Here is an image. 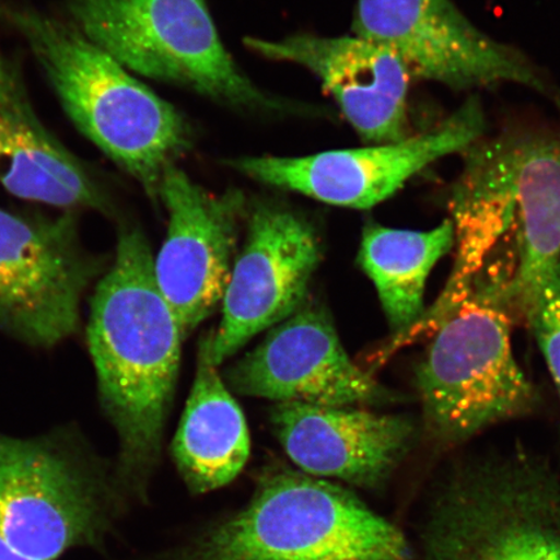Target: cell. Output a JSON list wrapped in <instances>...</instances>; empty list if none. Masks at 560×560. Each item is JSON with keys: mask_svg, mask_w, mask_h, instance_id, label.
<instances>
[{"mask_svg": "<svg viewBox=\"0 0 560 560\" xmlns=\"http://www.w3.org/2000/svg\"><path fill=\"white\" fill-rule=\"evenodd\" d=\"M159 201L170 225L153 272L186 339L225 298L249 207L241 190L210 192L175 165L161 178Z\"/></svg>", "mask_w": 560, "mask_h": 560, "instance_id": "obj_12", "label": "cell"}, {"mask_svg": "<svg viewBox=\"0 0 560 560\" xmlns=\"http://www.w3.org/2000/svg\"><path fill=\"white\" fill-rule=\"evenodd\" d=\"M0 21L25 39L82 135L159 201L166 167L191 147L186 118L73 24L2 2Z\"/></svg>", "mask_w": 560, "mask_h": 560, "instance_id": "obj_2", "label": "cell"}, {"mask_svg": "<svg viewBox=\"0 0 560 560\" xmlns=\"http://www.w3.org/2000/svg\"><path fill=\"white\" fill-rule=\"evenodd\" d=\"M560 397V260L545 272L522 306Z\"/></svg>", "mask_w": 560, "mask_h": 560, "instance_id": "obj_19", "label": "cell"}, {"mask_svg": "<svg viewBox=\"0 0 560 560\" xmlns=\"http://www.w3.org/2000/svg\"><path fill=\"white\" fill-rule=\"evenodd\" d=\"M0 182L20 199L115 215L110 196L39 121L19 69L0 48Z\"/></svg>", "mask_w": 560, "mask_h": 560, "instance_id": "obj_16", "label": "cell"}, {"mask_svg": "<svg viewBox=\"0 0 560 560\" xmlns=\"http://www.w3.org/2000/svg\"><path fill=\"white\" fill-rule=\"evenodd\" d=\"M108 266L80 241L77 214L33 219L0 209V332L50 349L81 326V301Z\"/></svg>", "mask_w": 560, "mask_h": 560, "instance_id": "obj_8", "label": "cell"}, {"mask_svg": "<svg viewBox=\"0 0 560 560\" xmlns=\"http://www.w3.org/2000/svg\"><path fill=\"white\" fill-rule=\"evenodd\" d=\"M266 59L310 69L330 91L357 132L374 144L408 138L410 72L395 54L359 37L325 38L310 34L282 40L245 39Z\"/></svg>", "mask_w": 560, "mask_h": 560, "instance_id": "obj_15", "label": "cell"}, {"mask_svg": "<svg viewBox=\"0 0 560 560\" xmlns=\"http://www.w3.org/2000/svg\"><path fill=\"white\" fill-rule=\"evenodd\" d=\"M214 331L202 336L190 397L172 443V457L195 495L230 485L247 465L250 438L241 406L217 371L210 348Z\"/></svg>", "mask_w": 560, "mask_h": 560, "instance_id": "obj_17", "label": "cell"}, {"mask_svg": "<svg viewBox=\"0 0 560 560\" xmlns=\"http://www.w3.org/2000/svg\"><path fill=\"white\" fill-rule=\"evenodd\" d=\"M353 31L395 54L410 74L454 90L513 82L548 93L514 48L476 27L453 0H359Z\"/></svg>", "mask_w": 560, "mask_h": 560, "instance_id": "obj_10", "label": "cell"}, {"mask_svg": "<svg viewBox=\"0 0 560 560\" xmlns=\"http://www.w3.org/2000/svg\"><path fill=\"white\" fill-rule=\"evenodd\" d=\"M73 25L126 69L236 108L279 110L236 66L206 0H67Z\"/></svg>", "mask_w": 560, "mask_h": 560, "instance_id": "obj_7", "label": "cell"}, {"mask_svg": "<svg viewBox=\"0 0 560 560\" xmlns=\"http://www.w3.org/2000/svg\"><path fill=\"white\" fill-rule=\"evenodd\" d=\"M487 264L455 310L440 322L416 370L427 436L441 450L490 425L534 411L538 395L515 360V255Z\"/></svg>", "mask_w": 560, "mask_h": 560, "instance_id": "obj_3", "label": "cell"}, {"mask_svg": "<svg viewBox=\"0 0 560 560\" xmlns=\"http://www.w3.org/2000/svg\"><path fill=\"white\" fill-rule=\"evenodd\" d=\"M319 262V237L310 220L278 201H256L210 348L214 365L296 313Z\"/></svg>", "mask_w": 560, "mask_h": 560, "instance_id": "obj_11", "label": "cell"}, {"mask_svg": "<svg viewBox=\"0 0 560 560\" xmlns=\"http://www.w3.org/2000/svg\"><path fill=\"white\" fill-rule=\"evenodd\" d=\"M486 116L472 96L438 128L401 142L303 158H244L231 167L261 184L336 207L373 208L400 191L424 167L465 152L482 138Z\"/></svg>", "mask_w": 560, "mask_h": 560, "instance_id": "obj_9", "label": "cell"}, {"mask_svg": "<svg viewBox=\"0 0 560 560\" xmlns=\"http://www.w3.org/2000/svg\"><path fill=\"white\" fill-rule=\"evenodd\" d=\"M159 560H412L402 532L349 489L303 471L261 476L242 510Z\"/></svg>", "mask_w": 560, "mask_h": 560, "instance_id": "obj_4", "label": "cell"}, {"mask_svg": "<svg viewBox=\"0 0 560 560\" xmlns=\"http://www.w3.org/2000/svg\"><path fill=\"white\" fill-rule=\"evenodd\" d=\"M130 503L115 462L74 425L44 435L0 432V536L35 560L103 550Z\"/></svg>", "mask_w": 560, "mask_h": 560, "instance_id": "obj_5", "label": "cell"}, {"mask_svg": "<svg viewBox=\"0 0 560 560\" xmlns=\"http://www.w3.org/2000/svg\"><path fill=\"white\" fill-rule=\"evenodd\" d=\"M454 244L451 219L430 231L389 229L375 222L363 228L359 262L373 280L396 336L423 317L427 279Z\"/></svg>", "mask_w": 560, "mask_h": 560, "instance_id": "obj_18", "label": "cell"}, {"mask_svg": "<svg viewBox=\"0 0 560 560\" xmlns=\"http://www.w3.org/2000/svg\"><path fill=\"white\" fill-rule=\"evenodd\" d=\"M420 542L427 560H560V476L520 450L454 462Z\"/></svg>", "mask_w": 560, "mask_h": 560, "instance_id": "obj_6", "label": "cell"}, {"mask_svg": "<svg viewBox=\"0 0 560 560\" xmlns=\"http://www.w3.org/2000/svg\"><path fill=\"white\" fill-rule=\"evenodd\" d=\"M237 395L319 406L374 405L394 395L349 359L324 306L305 301L223 377Z\"/></svg>", "mask_w": 560, "mask_h": 560, "instance_id": "obj_13", "label": "cell"}, {"mask_svg": "<svg viewBox=\"0 0 560 560\" xmlns=\"http://www.w3.org/2000/svg\"><path fill=\"white\" fill-rule=\"evenodd\" d=\"M270 422L301 471L368 490L387 485L415 443L417 430L402 416L301 402H278Z\"/></svg>", "mask_w": 560, "mask_h": 560, "instance_id": "obj_14", "label": "cell"}, {"mask_svg": "<svg viewBox=\"0 0 560 560\" xmlns=\"http://www.w3.org/2000/svg\"><path fill=\"white\" fill-rule=\"evenodd\" d=\"M86 339L103 415L114 427L115 471L129 503H145L177 384V318L159 290L142 230L124 222L91 298Z\"/></svg>", "mask_w": 560, "mask_h": 560, "instance_id": "obj_1", "label": "cell"}, {"mask_svg": "<svg viewBox=\"0 0 560 560\" xmlns=\"http://www.w3.org/2000/svg\"><path fill=\"white\" fill-rule=\"evenodd\" d=\"M0 560H35L20 555L19 551L12 548L11 545L4 541V538L0 536Z\"/></svg>", "mask_w": 560, "mask_h": 560, "instance_id": "obj_20", "label": "cell"}]
</instances>
